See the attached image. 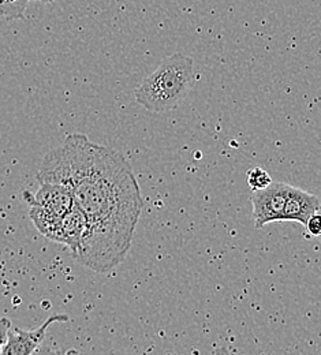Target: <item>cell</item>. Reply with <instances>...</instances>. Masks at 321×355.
Instances as JSON below:
<instances>
[{
  "label": "cell",
  "instance_id": "6da1fadb",
  "mask_svg": "<svg viewBox=\"0 0 321 355\" xmlns=\"http://www.w3.org/2000/svg\"><path fill=\"white\" fill-rule=\"evenodd\" d=\"M37 180L67 186L84 212L88 230L76 259L81 266L108 273L125 261L145 201L121 152L85 134H69L44 156Z\"/></svg>",
  "mask_w": 321,
  "mask_h": 355
},
{
  "label": "cell",
  "instance_id": "7a4b0ae2",
  "mask_svg": "<svg viewBox=\"0 0 321 355\" xmlns=\"http://www.w3.org/2000/svg\"><path fill=\"white\" fill-rule=\"evenodd\" d=\"M194 76V62L184 53L166 58L136 89V101L150 112L174 110L186 96Z\"/></svg>",
  "mask_w": 321,
  "mask_h": 355
},
{
  "label": "cell",
  "instance_id": "3957f363",
  "mask_svg": "<svg viewBox=\"0 0 321 355\" xmlns=\"http://www.w3.org/2000/svg\"><path fill=\"white\" fill-rule=\"evenodd\" d=\"M40 189L31 198V219L37 230L49 238L58 223L74 205L70 189L55 182H39Z\"/></svg>",
  "mask_w": 321,
  "mask_h": 355
},
{
  "label": "cell",
  "instance_id": "277c9868",
  "mask_svg": "<svg viewBox=\"0 0 321 355\" xmlns=\"http://www.w3.org/2000/svg\"><path fill=\"white\" fill-rule=\"evenodd\" d=\"M290 186L286 182H271L267 187L253 191L252 205L256 228L280 222Z\"/></svg>",
  "mask_w": 321,
  "mask_h": 355
},
{
  "label": "cell",
  "instance_id": "5b68a950",
  "mask_svg": "<svg viewBox=\"0 0 321 355\" xmlns=\"http://www.w3.org/2000/svg\"><path fill=\"white\" fill-rule=\"evenodd\" d=\"M67 314H52L46 321L35 329L10 328L7 342L1 350L4 355H31L36 353L43 340L46 339V329L53 322H67Z\"/></svg>",
  "mask_w": 321,
  "mask_h": 355
},
{
  "label": "cell",
  "instance_id": "8992f818",
  "mask_svg": "<svg viewBox=\"0 0 321 355\" xmlns=\"http://www.w3.org/2000/svg\"><path fill=\"white\" fill-rule=\"evenodd\" d=\"M87 230V218L84 212L78 208V205L74 202L70 211L60 219V222L58 223V225L55 227L48 239L67 246L71 250L73 257L77 259L81 252Z\"/></svg>",
  "mask_w": 321,
  "mask_h": 355
},
{
  "label": "cell",
  "instance_id": "52a82bcc",
  "mask_svg": "<svg viewBox=\"0 0 321 355\" xmlns=\"http://www.w3.org/2000/svg\"><path fill=\"white\" fill-rule=\"evenodd\" d=\"M319 211L320 198L316 194L290 186L280 222H298L305 225L308 219Z\"/></svg>",
  "mask_w": 321,
  "mask_h": 355
},
{
  "label": "cell",
  "instance_id": "ba28073f",
  "mask_svg": "<svg viewBox=\"0 0 321 355\" xmlns=\"http://www.w3.org/2000/svg\"><path fill=\"white\" fill-rule=\"evenodd\" d=\"M31 0H0V17L7 19H22Z\"/></svg>",
  "mask_w": 321,
  "mask_h": 355
},
{
  "label": "cell",
  "instance_id": "9c48e42d",
  "mask_svg": "<svg viewBox=\"0 0 321 355\" xmlns=\"http://www.w3.org/2000/svg\"><path fill=\"white\" fill-rule=\"evenodd\" d=\"M246 180H248L249 187L254 191V190H261V189L267 187L272 182V178L261 167H254L248 171Z\"/></svg>",
  "mask_w": 321,
  "mask_h": 355
},
{
  "label": "cell",
  "instance_id": "30bf717a",
  "mask_svg": "<svg viewBox=\"0 0 321 355\" xmlns=\"http://www.w3.org/2000/svg\"><path fill=\"white\" fill-rule=\"evenodd\" d=\"M305 227H306L308 232H309L312 236H319V235H320L321 218L320 215H319V212L315 214V215H312V216L308 219Z\"/></svg>",
  "mask_w": 321,
  "mask_h": 355
},
{
  "label": "cell",
  "instance_id": "8fae6325",
  "mask_svg": "<svg viewBox=\"0 0 321 355\" xmlns=\"http://www.w3.org/2000/svg\"><path fill=\"white\" fill-rule=\"evenodd\" d=\"M11 320H8L7 317H1L0 318V354L1 350L7 342V336H8V331L11 328Z\"/></svg>",
  "mask_w": 321,
  "mask_h": 355
},
{
  "label": "cell",
  "instance_id": "7c38bea8",
  "mask_svg": "<svg viewBox=\"0 0 321 355\" xmlns=\"http://www.w3.org/2000/svg\"><path fill=\"white\" fill-rule=\"evenodd\" d=\"M32 1V0H31ZM33 1H40V3H53L55 0H33Z\"/></svg>",
  "mask_w": 321,
  "mask_h": 355
}]
</instances>
